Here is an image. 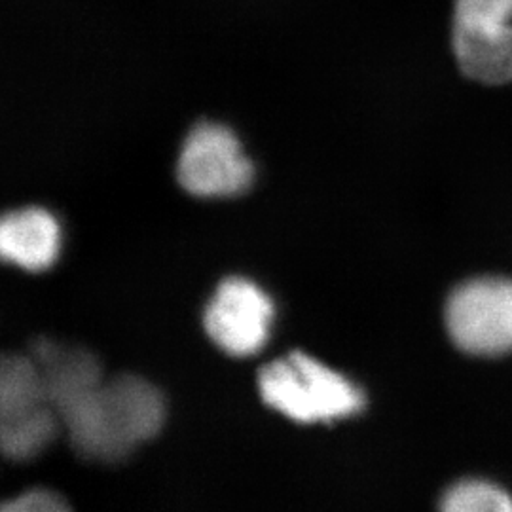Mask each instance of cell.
<instances>
[{
    "instance_id": "7",
    "label": "cell",
    "mask_w": 512,
    "mask_h": 512,
    "mask_svg": "<svg viewBox=\"0 0 512 512\" xmlns=\"http://www.w3.org/2000/svg\"><path fill=\"white\" fill-rule=\"evenodd\" d=\"M275 306L247 277H228L205 306L203 327L211 342L232 357H251L270 340Z\"/></svg>"
},
{
    "instance_id": "11",
    "label": "cell",
    "mask_w": 512,
    "mask_h": 512,
    "mask_svg": "<svg viewBox=\"0 0 512 512\" xmlns=\"http://www.w3.org/2000/svg\"><path fill=\"white\" fill-rule=\"evenodd\" d=\"M0 512H73L69 503L52 490H29L14 499L2 501Z\"/></svg>"
},
{
    "instance_id": "4",
    "label": "cell",
    "mask_w": 512,
    "mask_h": 512,
    "mask_svg": "<svg viewBox=\"0 0 512 512\" xmlns=\"http://www.w3.org/2000/svg\"><path fill=\"white\" fill-rule=\"evenodd\" d=\"M255 181V165L234 129L198 122L184 137L177 156V183L200 200L245 194Z\"/></svg>"
},
{
    "instance_id": "3",
    "label": "cell",
    "mask_w": 512,
    "mask_h": 512,
    "mask_svg": "<svg viewBox=\"0 0 512 512\" xmlns=\"http://www.w3.org/2000/svg\"><path fill=\"white\" fill-rule=\"evenodd\" d=\"M59 427L33 355H0V454L35 459L50 448Z\"/></svg>"
},
{
    "instance_id": "6",
    "label": "cell",
    "mask_w": 512,
    "mask_h": 512,
    "mask_svg": "<svg viewBox=\"0 0 512 512\" xmlns=\"http://www.w3.org/2000/svg\"><path fill=\"white\" fill-rule=\"evenodd\" d=\"M446 327L461 351L482 357L512 351V279L476 277L446 304Z\"/></svg>"
},
{
    "instance_id": "5",
    "label": "cell",
    "mask_w": 512,
    "mask_h": 512,
    "mask_svg": "<svg viewBox=\"0 0 512 512\" xmlns=\"http://www.w3.org/2000/svg\"><path fill=\"white\" fill-rule=\"evenodd\" d=\"M452 48L467 78L511 84L512 0H456Z\"/></svg>"
},
{
    "instance_id": "10",
    "label": "cell",
    "mask_w": 512,
    "mask_h": 512,
    "mask_svg": "<svg viewBox=\"0 0 512 512\" xmlns=\"http://www.w3.org/2000/svg\"><path fill=\"white\" fill-rule=\"evenodd\" d=\"M440 512H512V497L486 480H461L440 503Z\"/></svg>"
},
{
    "instance_id": "1",
    "label": "cell",
    "mask_w": 512,
    "mask_h": 512,
    "mask_svg": "<svg viewBox=\"0 0 512 512\" xmlns=\"http://www.w3.org/2000/svg\"><path fill=\"white\" fill-rule=\"evenodd\" d=\"M164 395L139 376H116L80 395L59 412L74 450L97 463L128 458L164 427Z\"/></svg>"
},
{
    "instance_id": "2",
    "label": "cell",
    "mask_w": 512,
    "mask_h": 512,
    "mask_svg": "<svg viewBox=\"0 0 512 512\" xmlns=\"http://www.w3.org/2000/svg\"><path fill=\"white\" fill-rule=\"evenodd\" d=\"M258 389L264 403L298 423H329L357 414L363 395L346 376L293 351L258 374Z\"/></svg>"
},
{
    "instance_id": "8",
    "label": "cell",
    "mask_w": 512,
    "mask_h": 512,
    "mask_svg": "<svg viewBox=\"0 0 512 512\" xmlns=\"http://www.w3.org/2000/svg\"><path fill=\"white\" fill-rule=\"evenodd\" d=\"M63 251V228L52 211L23 207L0 215V262L25 272H46Z\"/></svg>"
},
{
    "instance_id": "9",
    "label": "cell",
    "mask_w": 512,
    "mask_h": 512,
    "mask_svg": "<svg viewBox=\"0 0 512 512\" xmlns=\"http://www.w3.org/2000/svg\"><path fill=\"white\" fill-rule=\"evenodd\" d=\"M33 359L57 414L103 380L97 357L84 348L40 340L33 348Z\"/></svg>"
}]
</instances>
